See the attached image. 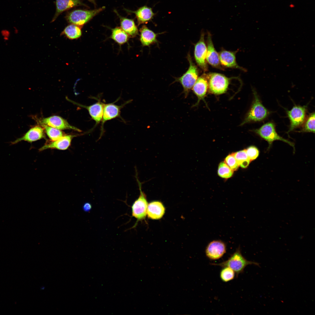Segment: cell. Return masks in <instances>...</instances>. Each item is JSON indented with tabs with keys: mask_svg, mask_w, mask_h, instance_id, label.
I'll return each mask as SVG.
<instances>
[{
	"mask_svg": "<svg viewBox=\"0 0 315 315\" xmlns=\"http://www.w3.org/2000/svg\"><path fill=\"white\" fill-rule=\"evenodd\" d=\"M208 88L207 81L204 74L198 78L192 88L194 93L197 98V102L193 106V107L197 106L201 100L205 102L204 98Z\"/></svg>",
	"mask_w": 315,
	"mask_h": 315,
	"instance_id": "e0dca14e",
	"label": "cell"
},
{
	"mask_svg": "<svg viewBox=\"0 0 315 315\" xmlns=\"http://www.w3.org/2000/svg\"><path fill=\"white\" fill-rule=\"evenodd\" d=\"M253 131L267 141L269 144V149L271 147L274 141L279 140L288 144L295 149L294 145L293 143L284 138L278 134L276 130L275 125L272 122L267 123L259 128L255 129Z\"/></svg>",
	"mask_w": 315,
	"mask_h": 315,
	"instance_id": "5b68a950",
	"label": "cell"
},
{
	"mask_svg": "<svg viewBox=\"0 0 315 315\" xmlns=\"http://www.w3.org/2000/svg\"><path fill=\"white\" fill-rule=\"evenodd\" d=\"M224 162L233 171L237 170L239 167L233 153L229 154L225 158Z\"/></svg>",
	"mask_w": 315,
	"mask_h": 315,
	"instance_id": "4dcf8cb0",
	"label": "cell"
},
{
	"mask_svg": "<svg viewBox=\"0 0 315 315\" xmlns=\"http://www.w3.org/2000/svg\"><path fill=\"white\" fill-rule=\"evenodd\" d=\"M1 33L3 37H8L9 38L10 34V31L9 30L6 29L2 30L1 32Z\"/></svg>",
	"mask_w": 315,
	"mask_h": 315,
	"instance_id": "836d02e7",
	"label": "cell"
},
{
	"mask_svg": "<svg viewBox=\"0 0 315 315\" xmlns=\"http://www.w3.org/2000/svg\"><path fill=\"white\" fill-rule=\"evenodd\" d=\"M105 7L90 10H75L69 13L66 18L71 24L82 26L104 9Z\"/></svg>",
	"mask_w": 315,
	"mask_h": 315,
	"instance_id": "8992f818",
	"label": "cell"
},
{
	"mask_svg": "<svg viewBox=\"0 0 315 315\" xmlns=\"http://www.w3.org/2000/svg\"><path fill=\"white\" fill-rule=\"evenodd\" d=\"M88 0L89 1H90L92 2V3H94V4H95V2H94V0Z\"/></svg>",
	"mask_w": 315,
	"mask_h": 315,
	"instance_id": "8d00e7d4",
	"label": "cell"
},
{
	"mask_svg": "<svg viewBox=\"0 0 315 315\" xmlns=\"http://www.w3.org/2000/svg\"><path fill=\"white\" fill-rule=\"evenodd\" d=\"M246 151L248 157L251 161L256 159L259 154L258 148L254 146H249L246 149Z\"/></svg>",
	"mask_w": 315,
	"mask_h": 315,
	"instance_id": "1f68e13d",
	"label": "cell"
},
{
	"mask_svg": "<svg viewBox=\"0 0 315 315\" xmlns=\"http://www.w3.org/2000/svg\"><path fill=\"white\" fill-rule=\"evenodd\" d=\"M92 205L89 202L85 203L83 206V210L85 212L89 211L91 209Z\"/></svg>",
	"mask_w": 315,
	"mask_h": 315,
	"instance_id": "d6a6232c",
	"label": "cell"
},
{
	"mask_svg": "<svg viewBox=\"0 0 315 315\" xmlns=\"http://www.w3.org/2000/svg\"><path fill=\"white\" fill-rule=\"evenodd\" d=\"M220 270V276L221 280L225 282H227L234 279L235 273L230 268L225 267H222Z\"/></svg>",
	"mask_w": 315,
	"mask_h": 315,
	"instance_id": "f546056e",
	"label": "cell"
},
{
	"mask_svg": "<svg viewBox=\"0 0 315 315\" xmlns=\"http://www.w3.org/2000/svg\"><path fill=\"white\" fill-rule=\"evenodd\" d=\"M254 99L250 110L240 125L251 122L262 121L265 119L270 112L262 104L256 92L253 89Z\"/></svg>",
	"mask_w": 315,
	"mask_h": 315,
	"instance_id": "7a4b0ae2",
	"label": "cell"
},
{
	"mask_svg": "<svg viewBox=\"0 0 315 315\" xmlns=\"http://www.w3.org/2000/svg\"><path fill=\"white\" fill-rule=\"evenodd\" d=\"M207 52L206 61L211 66L221 70L219 54L216 50L212 41L211 35L209 32H207Z\"/></svg>",
	"mask_w": 315,
	"mask_h": 315,
	"instance_id": "9a60e30c",
	"label": "cell"
},
{
	"mask_svg": "<svg viewBox=\"0 0 315 315\" xmlns=\"http://www.w3.org/2000/svg\"><path fill=\"white\" fill-rule=\"evenodd\" d=\"M62 34L69 39H74L80 37L82 32L79 26L71 24L64 28Z\"/></svg>",
	"mask_w": 315,
	"mask_h": 315,
	"instance_id": "cb8c5ba5",
	"label": "cell"
},
{
	"mask_svg": "<svg viewBox=\"0 0 315 315\" xmlns=\"http://www.w3.org/2000/svg\"><path fill=\"white\" fill-rule=\"evenodd\" d=\"M56 10L52 22L54 21L62 13L76 6L86 5L80 0H56Z\"/></svg>",
	"mask_w": 315,
	"mask_h": 315,
	"instance_id": "d6986e66",
	"label": "cell"
},
{
	"mask_svg": "<svg viewBox=\"0 0 315 315\" xmlns=\"http://www.w3.org/2000/svg\"><path fill=\"white\" fill-rule=\"evenodd\" d=\"M129 100L120 106L114 104V103L104 104L102 118V120L101 135L103 131V126L107 121L120 117L121 110L126 104L131 102Z\"/></svg>",
	"mask_w": 315,
	"mask_h": 315,
	"instance_id": "7c38bea8",
	"label": "cell"
},
{
	"mask_svg": "<svg viewBox=\"0 0 315 315\" xmlns=\"http://www.w3.org/2000/svg\"><path fill=\"white\" fill-rule=\"evenodd\" d=\"M233 171L224 162L219 164L218 174L220 177L225 178H230L233 175Z\"/></svg>",
	"mask_w": 315,
	"mask_h": 315,
	"instance_id": "f1b7e54d",
	"label": "cell"
},
{
	"mask_svg": "<svg viewBox=\"0 0 315 315\" xmlns=\"http://www.w3.org/2000/svg\"><path fill=\"white\" fill-rule=\"evenodd\" d=\"M67 100L75 105L87 109L92 119L95 121V125L99 124L101 121H102L104 103L102 102L100 100L97 99L98 100L97 102L89 106H86L78 104L70 100L68 98H67Z\"/></svg>",
	"mask_w": 315,
	"mask_h": 315,
	"instance_id": "5bb4252c",
	"label": "cell"
},
{
	"mask_svg": "<svg viewBox=\"0 0 315 315\" xmlns=\"http://www.w3.org/2000/svg\"><path fill=\"white\" fill-rule=\"evenodd\" d=\"M204 36V33L202 31L199 41L195 46L194 57L197 65L204 71H206L208 70V67L206 60L207 47Z\"/></svg>",
	"mask_w": 315,
	"mask_h": 315,
	"instance_id": "9c48e42d",
	"label": "cell"
},
{
	"mask_svg": "<svg viewBox=\"0 0 315 315\" xmlns=\"http://www.w3.org/2000/svg\"><path fill=\"white\" fill-rule=\"evenodd\" d=\"M13 29L14 33L16 34H18V33L19 31L18 30L17 28V27H14Z\"/></svg>",
	"mask_w": 315,
	"mask_h": 315,
	"instance_id": "e575fe53",
	"label": "cell"
},
{
	"mask_svg": "<svg viewBox=\"0 0 315 315\" xmlns=\"http://www.w3.org/2000/svg\"><path fill=\"white\" fill-rule=\"evenodd\" d=\"M75 136V135H64L57 140L47 142L39 149V150L42 151L49 149L66 150L70 146L72 139Z\"/></svg>",
	"mask_w": 315,
	"mask_h": 315,
	"instance_id": "2e32d148",
	"label": "cell"
},
{
	"mask_svg": "<svg viewBox=\"0 0 315 315\" xmlns=\"http://www.w3.org/2000/svg\"><path fill=\"white\" fill-rule=\"evenodd\" d=\"M41 124H43L60 130L70 129L80 132L81 131L77 127L71 125L65 119L57 116H53L44 118L39 121Z\"/></svg>",
	"mask_w": 315,
	"mask_h": 315,
	"instance_id": "8fae6325",
	"label": "cell"
},
{
	"mask_svg": "<svg viewBox=\"0 0 315 315\" xmlns=\"http://www.w3.org/2000/svg\"><path fill=\"white\" fill-rule=\"evenodd\" d=\"M204 74L207 81L209 92L216 95L225 93L228 88L231 80L234 78H229L216 73Z\"/></svg>",
	"mask_w": 315,
	"mask_h": 315,
	"instance_id": "3957f363",
	"label": "cell"
},
{
	"mask_svg": "<svg viewBox=\"0 0 315 315\" xmlns=\"http://www.w3.org/2000/svg\"><path fill=\"white\" fill-rule=\"evenodd\" d=\"M45 138L43 128L35 126L31 128L23 135L10 142L11 145H14L22 141L32 143Z\"/></svg>",
	"mask_w": 315,
	"mask_h": 315,
	"instance_id": "4fadbf2b",
	"label": "cell"
},
{
	"mask_svg": "<svg viewBox=\"0 0 315 315\" xmlns=\"http://www.w3.org/2000/svg\"><path fill=\"white\" fill-rule=\"evenodd\" d=\"M140 41L143 46H148L156 43L157 34L149 29L146 25H143L139 30Z\"/></svg>",
	"mask_w": 315,
	"mask_h": 315,
	"instance_id": "7402d4cb",
	"label": "cell"
},
{
	"mask_svg": "<svg viewBox=\"0 0 315 315\" xmlns=\"http://www.w3.org/2000/svg\"><path fill=\"white\" fill-rule=\"evenodd\" d=\"M236 52L224 50H221L219 54L220 64L227 68L237 69L246 71V69L237 64L236 60Z\"/></svg>",
	"mask_w": 315,
	"mask_h": 315,
	"instance_id": "ac0fdd59",
	"label": "cell"
},
{
	"mask_svg": "<svg viewBox=\"0 0 315 315\" xmlns=\"http://www.w3.org/2000/svg\"><path fill=\"white\" fill-rule=\"evenodd\" d=\"M307 111V106L296 105L293 106L290 110H287V114L290 123L288 134L302 125L306 118Z\"/></svg>",
	"mask_w": 315,
	"mask_h": 315,
	"instance_id": "52a82bcc",
	"label": "cell"
},
{
	"mask_svg": "<svg viewBox=\"0 0 315 315\" xmlns=\"http://www.w3.org/2000/svg\"><path fill=\"white\" fill-rule=\"evenodd\" d=\"M9 38L8 37H3L4 40L5 41H8V39H9Z\"/></svg>",
	"mask_w": 315,
	"mask_h": 315,
	"instance_id": "d590c367",
	"label": "cell"
},
{
	"mask_svg": "<svg viewBox=\"0 0 315 315\" xmlns=\"http://www.w3.org/2000/svg\"><path fill=\"white\" fill-rule=\"evenodd\" d=\"M187 59L189 63L188 69L182 76L176 78L174 81L179 82L183 88V93L185 98L188 96L198 78L199 74L198 68L193 62L189 53L187 55Z\"/></svg>",
	"mask_w": 315,
	"mask_h": 315,
	"instance_id": "277c9868",
	"label": "cell"
},
{
	"mask_svg": "<svg viewBox=\"0 0 315 315\" xmlns=\"http://www.w3.org/2000/svg\"><path fill=\"white\" fill-rule=\"evenodd\" d=\"M226 246L223 242L215 240L210 242L205 249L206 257L212 260H216L222 258L226 252Z\"/></svg>",
	"mask_w": 315,
	"mask_h": 315,
	"instance_id": "30bf717a",
	"label": "cell"
},
{
	"mask_svg": "<svg viewBox=\"0 0 315 315\" xmlns=\"http://www.w3.org/2000/svg\"><path fill=\"white\" fill-rule=\"evenodd\" d=\"M128 35L121 28L116 27L112 29L111 38L119 44H123L127 41Z\"/></svg>",
	"mask_w": 315,
	"mask_h": 315,
	"instance_id": "d4e9b609",
	"label": "cell"
},
{
	"mask_svg": "<svg viewBox=\"0 0 315 315\" xmlns=\"http://www.w3.org/2000/svg\"><path fill=\"white\" fill-rule=\"evenodd\" d=\"M211 265L221 267H228L232 269L236 274L237 277L240 274L242 273L246 267L249 265H254L259 266L257 262L246 260L242 255L239 248L226 260L220 263H210Z\"/></svg>",
	"mask_w": 315,
	"mask_h": 315,
	"instance_id": "6da1fadb",
	"label": "cell"
},
{
	"mask_svg": "<svg viewBox=\"0 0 315 315\" xmlns=\"http://www.w3.org/2000/svg\"><path fill=\"white\" fill-rule=\"evenodd\" d=\"M140 190L139 197L134 202L132 206V216L138 220L145 219L147 215V211L148 205L145 194L142 191L141 184L136 177Z\"/></svg>",
	"mask_w": 315,
	"mask_h": 315,
	"instance_id": "ba28073f",
	"label": "cell"
},
{
	"mask_svg": "<svg viewBox=\"0 0 315 315\" xmlns=\"http://www.w3.org/2000/svg\"><path fill=\"white\" fill-rule=\"evenodd\" d=\"M315 113L313 112L309 114L306 118L302 125L301 129L298 132H315Z\"/></svg>",
	"mask_w": 315,
	"mask_h": 315,
	"instance_id": "4316f807",
	"label": "cell"
},
{
	"mask_svg": "<svg viewBox=\"0 0 315 315\" xmlns=\"http://www.w3.org/2000/svg\"><path fill=\"white\" fill-rule=\"evenodd\" d=\"M118 16L120 19L121 28L123 30L132 37L138 34V29L133 20Z\"/></svg>",
	"mask_w": 315,
	"mask_h": 315,
	"instance_id": "603a6c76",
	"label": "cell"
},
{
	"mask_svg": "<svg viewBox=\"0 0 315 315\" xmlns=\"http://www.w3.org/2000/svg\"><path fill=\"white\" fill-rule=\"evenodd\" d=\"M41 125L52 141L57 140L64 135V133L60 130L45 125Z\"/></svg>",
	"mask_w": 315,
	"mask_h": 315,
	"instance_id": "83f0119b",
	"label": "cell"
},
{
	"mask_svg": "<svg viewBox=\"0 0 315 315\" xmlns=\"http://www.w3.org/2000/svg\"><path fill=\"white\" fill-rule=\"evenodd\" d=\"M165 208L162 202L159 201H153L148 204L147 215L148 217L153 220L161 219L164 215Z\"/></svg>",
	"mask_w": 315,
	"mask_h": 315,
	"instance_id": "ffe728a7",
	"label": "cell"
},
{
	"mask_svg": "<svg viewBox=\"0 0 315 315\" xmlns=\"http://www.w3.org/2000/svg\"><path fill=\"white\" fill-rule=\"evenodd\" d=\"M130 11L135 14L138 25L151 21L155 15L152 8L146 6L140 7L135 11Z\"/></svg>",
	"mask_w": 315,
	"mask_h": 315,
	"instance_id": "44dd1931",
	"label": "cell"
},
{
	"mask_svg": "<svg viewBox=\"0 0 315 315\" xmlns=\"http://www.w3.org/2000/svg\"><path fill=\"white\" fill-rule=\"evenodd\" d=\"M233 154L239 166L244 168L247 167L251 161L248 157L246 149L233 153Z\"/></svg>",
	"mask_w": 315,
	"mask_h": 315,
	"instance_id": "484cf974",
	"label": "cell"
}]
</instances>
